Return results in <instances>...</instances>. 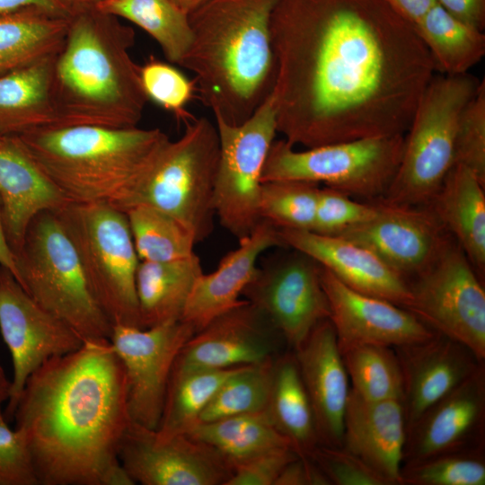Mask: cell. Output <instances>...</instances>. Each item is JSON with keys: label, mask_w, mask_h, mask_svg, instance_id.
<instances>
[{"label": "cell", "mask_w": 485, "mask_h": 485, "mask_svg": "<svg viewBox=\"0 0 485 485\" xmlns=\"http://www.w3.org/2000/svg\"><path fill=\"white\" fill-rule=\"evenodd\" d=\"M219 160L214 208L220 225L238 242L262 221L260 216L261 174L277 130L273 93L238 125L215 119Z\"/></svg>", "instance_id": "11"}, {"label": "cell", "mask_w": 485, "mask_h": 485, "mask_svg": "<svg viewBox=\"0 0 485 485\" xmlns=\"http://www.w3.org/2000/svg\"><path fill=\"white\" fill-rule=\"evenodd\" d=\"M2 269H3V267L0 265V275H1Z\"/></svg>", "instance_id": "56"}, {"label": "cell", "mask_w": 485, "mask_h": 485, "mask_svg": "<svg viewBox=\"0 0 485 485\" xmlns=\"http://www.w3.org/2000/svg\"><path fill=\"white\" fill-rule=\"evenodd\" d=\"M67 1L77 11L83 8L94 7L102 0H67Z\"/></svg>", "instance_id": "54"}, {"label": "cell", "mask_w": 485, "mask_h": 485, "mask_svg": "<svg viewBox=\"0 0 485 485\" xmlns=\"http://www.w3.org/2000/svg\"><path fill=\"white\" fill-rule=\"evenodd\" d=\"M15 427L40 485H133L119 448L130 421L123 365L110 340L84 341L27 379Z\"/></svg>", "instance_id": "2"}, {"label": "cell", "mask_w": 485, "mask_h": 485, "mask_svg": "<svg viewBox=\"0 0 485 485\" xmlns=\"http://www.w3.org/2000/svg\"><path fill=\"white\" fill-rule=\"evenodd\" d=\"M140 78L148 98L185 123L191 115L186 107L196 94L194 81L179 69L154 57L140 66Z\"/></svg>", "instance_id": "41"}, {"label": "cell", "mask_w": 485, "mask_h": 485, "mask_svg": "<svg viewBox=\"0 0 485 485\" xmlns=\"http://www.w3.org/2000/svg\"><path fill=\"white\" fill-rule=\"evenodd\" d=\"M4 145V138L0 136V146Z\"/></svg>", "instance_id": "55"}, {"label": "cell", "mask_w": 485, "mask_h": 485, "mask_svg": "<svg viewBox=\"0 0 485 485\" xmlns=\"http://www.w3.org/2000/svg\"><path fill=\"white\" fill-rule=\"evenodd\" d=\"M413 25L431 8L436 0H384Z\"/></svg>", "instance_id": "50"}, {"label": "cell", "mask_w": 485, "mask_h": 485, "mask_svg": "<svg viewBox=\"0 0 485 485\" xmlns=\"http://www.w3.org/2000/svg\"><path fill=\"white\" fill-rule=\"evenodd\" d=\"M375 200L377 216L340 236L366 246L409 282L436 258L451 235L428 206Z\"/></svg>", "instance_id": "18"}, {"label": "cell", "mask_w": 485, "mask_h": 485, "mask_svg": "<svg viewBox=\"0 0 485 485\" xmlns=\"http://www.w3.org/2000/svg\"><path fill=\"white\" fill-rule=\"evenodd\" d=\"M95 7L147 32L166 59L180 66L191 41L188 14L172 0H102Z\"/></svg>", "instance_id": "34"}, {"label": "cell", "mask_w": 485, "mask_h": 485, "mask_svg": "<svg viewBox=\"0 0 485 485\" xmlns=\"http://www.w3.org/2000/svg\"><path fill=\"white\" fill-rule=\"evenodd\" d=\"M12 382L7 377L0 361V405L8 401L11 392Z\"/></svg>", "instance_id": "52"}, {"label": "cell", "mask_w": 485, "mask_h": 485, "mask_svg": "<svg viewBox=\"0 0 485 485\" xmlns=\"http://www.w3.org/2000/svg\"><path fill=\"white\" fill-rule=\"evenodd\" d=\"M18 283L83 341L110 340L112 324L98 304L77 251L54 210L30 223L16 253Z\"/></svg>", "instance_id": "7"}, {"label": "cell", "mask_w": 485, "mask_h": 485, "mask_svg": "<svg viewBox=\"0 0 485 485\" xmlns=\"http://www.w3.org/2000/svg\"><path fill=\"white\" fill-rule=\"evenodd\" d=\"M125 213L140 261H171L195 254L194 236L174 217L146 205Z\"/></svg>", "instance_id": "36"}, {"label": "cell", "mask_w": 485, "mask_h": 485, "mask_svg": "<svg viewBox=\"0 0 485 485\" xmlns=\"http://www.w3.org/2000/svg\"><path fill=\"white\" fill-rule=\"evenodd\" d=\"M236 367L172 369L157 433L163 437L187 435L198 423L203 410L219 386Z\"/></svg>", "instance_id": "35"}, {"label": "cell", "mask_w": 485, "mask_h": 485, "mask_svg": "<svg viewBox=\"0 0 485 485\" xmlns=\"http://www.w3.org/2000/svg\"><path fill=\"white\" fill-rule=\"evenodd\" d=\"M428 50L436 73H469L485 55V34L459 21L437 2L414 24Z\"/></svg>", "instance_id": "32"}, {"label": "cell", "mask_w": 485, "mask_h": 485, "mask_svg": "<svg viewBox=\"0 0 485 485\" xmlns=\"http://www.w3.org/2000/svg\"><path fill=\"white\" fill-rule=\"evenodd\" d=\"M270 34L277 130L293 146L405 134L436 75L384 0H279Z\"/></svg>", "instance_id": "1"}, {"label": "cell", "mask_w": 485, "mask_h": 485, "mask_svg": "<svg viewBox=\"0 0 485 485\" xmlns=\"http://www.w3.org/2000/svg\"><path fill=\"white\" fill-rule=\"evenodd\" d=\"M320 278L340 350L357 344L395 348L437 334L407 309L348 287L322 266Z\"/></svg>", "instance_id": "19"}, {"label": "cell", "mask_w": 485, "mask_h": 485, "mask_svg": "<svg viewBox=\"0 0 485 485\" xmlns=\"http://www.w3.org/2000/svg\"><path fill=\"white\" fill-rule=\"evenodd\" d=\"M393 348L402 373L406 431L484 364L466 346L438 333Z\"/></svg>", "instance_id": "21"}, {"label": "cell", "mask_w": 485, "mask_h": 485, "mask_svg": "<svg viewBox=\"0 0 485 485\" xmlns=\"http://www.w3.org/2000/svg\"><path fill=\"white\" fill-rule=\"evenodd\" d=\"M335 485H390L382 475L342 447L319 445L310 456Z\"/></svg>", "instance_id": "44"}, {"label": "cell", "mask_w": 485, "mask_h": 485, "mask_svg": "<svg viewBox=\"0 0 485 485\" xmlns=\"http://www.w3.org/2000/svg\"><path fill=\"white\" fill-rule=\"evenodd\" d=\"M134 30L97 7L77 10L56 56L52 97L57 127H137L149 101L130 56Z\"/></svg>", "instance_id": "5"}, {"label": "cell", "mask_w": 485, "mask_h": 485, "mask_svg": "<svg viewBox=\"0 0 485 485\" xmlns=\"http://www.w3.org/2000/svg\"><path fill=\"white\" fill-rule=\"evenodd\" d=\"M279 0H207L188 14L190 48L180 66L215 119L245 121L271 94L277 75L270 21Z\"/></svg>", "instance_id": "3"}, {"label": "cell", "mask_w": 485, "mask_h": 485, "mask_svg": "<svg viewBox=\"0 0 485 485\" xmlns=\"http://www.w3.org/2000/svg\"><path fill=\"white\" fill-rule=\"evenodd\" d=\"M485 182L454 163L428 207L480 275L485 271Z\"/></svg>", "instance_id": "27"}, {"label": "cell", "mask_w": 485, "mask_h": 485, "mask_svg": "<svg viewBox=\"0 0 485 485\" xmlns=\"http://www.w3.org/2000/svg\"><path fill=\"white\" fill-rule=\"evenodd\" d=\"M318 184L276 180L261 183L260 216L278 229L312 231L314 225Z\"/></svg>", "instance_id": "39"}, {"label": "cell", "mask_w": 485, "mask_h": 485, "mask_svg": "<svg viewBox=\"0 0 485 485\" xmlns=\"http://www.w3.org/2000/svg\"><path fill=\"white\" fill-rule=\"evenodd\" d=\"M320 270L314 260L296 250L271 256L257 267L242 294L268 317L291 350L330 317Z\"/></svg>", "instance_id": "13"}, {"label": "cell", "mask_w": 485, "mask_h": 485, "mask_svg": "<svg viewBox=\"0 0 485 485\" xmlns=\"http://www.w3.org/2000/svg\"><path fill=\"white\" fill-rule=\"evenodd\" d=\"M484 484V448L436 455L401 470V485Z\"/></svg>", "instance_id": "40"}, {"label": "cell", "mask_w": 485, "mask_h": 485, "mask_svg": "<svg viewBox=\"0 0 485 485\" xmlns=\"http://www.w3.org/2000/svg\"><path fill=\"white\" fill-rule=\"evenodd\" d=\"M194 333L181 320L145 329L113 325L110 341L124 367L131 421L158 428L173 365Z\"/></svg>", "instance_id": "14"}, {"label": "cell", "mask_w": 485, "mask_h": 485, "mask_svg": "<svg viewBox=\"0 0 485 485\" xmlns=\"http://www.w3.org/2000/svg\"><path fill=\"white\" fill-rule=\"evenodd\" d=\"M4 138V145L0 146L2 218L7 241L16 255L31 220L43 211L60 208L66 201L32 163Z\"/></svg>", "instance_id": "26"}, {"label": "cell", "mask_w": 485, "mask_h": 485, "mask_svg": "<svg viewBox=\"0 0 485 485\" xmlns=\"http://www.w3.org/2000/svg\"><path fill=\"white\" fill-rule=\"evenodd\" d=\"M405 307L435 332L485 360V291L478 273L450 236L436 258L409 282Z\"/></svg>", "instance_id": "12"}, {"label": "cell", "mask_w": 485, "mask_h": 485, "mask_svg": "<svg viewBox=\"0 0 485 485\" xmlns=\"http://www.w3.org/2000/svg\"><path fill=\"white\" fill-rule=\"evenodd\" d=\"M203 273L199 258L140 261L136 277L142 329L181 319L198 278Z\"/></svg>", "instance_id": "29"}, {"label": "cell", "mask_w": 485, "mask_h": 485, "mask_svg": "<svg viewBox=\"0 0 485 485\" xmlns=\"http://www.w3.org/2000/svg\"><path fill=\"white\" fill-rule=\"evenodd\" d=\"M405 440L401 400L367 401L350 389L342 448L361 459L390 485H401Z\"/></svg>", "instance_id": "25"}, {"label": "cell", "mask_w": 485, "mask_h": 485, "mask_svg": "<svg viewBox=\"0 0 485 485\" xmlns=\"http://www.w3.org/2000/svg\"><path fill=\"white\" fill-rule=\"evenodd\" d=\"M218 160L216 124L204 117L192 118L183 134L162 149L131 207L159 209L182 224L197 243L203 242L214 230Z\"/></svg>", "instance_id": "9"}, {"label": "cell", "mask_w": 485, "mask_h": 485, "mask_svg": "<svg viewBox=\"0 0 485 485\" xmlns=\"http://www.w3.org/2000/svg\"><path fill=\"white\" fill-rule=\"evenodd\" d=\"M378 212L379 204L376 200L360 202L352 199L351 196L325 186L318 191L312 231L323 235H340L370 221Z\"/></svg>", "instance_id": "42"}, {"label": "cell", "mask_w": 485, "mask_h": 485, "mask_svg": "<svg viewBox=\"0 0 485 485\" xmlns=\"http://www.w3.org/2000/svg\"><path fill=\"white\" fill-rule=\"evenodd\" d=\"M56 56L0 75V136L57 127L52 97Z\"/></svg>", "instance_id": "28"}, {"label": "cell", "mask_w": 485, "mask_h": 485, "mask_svg": "<svg viewBox=\"0 0 485 485\" xmlns=\"http://www.w3.org/2000/svg\"><path fill=\"white\" fill-rule=\"evenodd\" d=\"M31 8L66 17L76 12L67 0H0V14Z\"/></svg>", "instance_id": "49"}, {"label": "cell", "mask_w": 485, "mask_h": 485, "mask_svg": "<svg viewBox=\"0 0 485 485\" xmlns=\"http://www.w3.org/2000/svg\"><path fill=\"white\" fill-rule=\"evenodd\" d=\"M66 202L126 212L166 143L160 128L62 126L4 137Z\"/></svg>", "instance_id": "4"}, {"label": "cell", "mask_w": 485, "mask_h": 485, "mask_svg": "<svg viewBox=\"0 0 485 485\" xmlns=\"http://www.w3.org/2000/svg\"><path fill=\"white\" fill-rule=\"evenodd\" d=\"M266 411L295 453L310 457L320 445L319 438L313 408L291 349L274 361Z\"/></svg>", "instance_id": "31"}, {"label": "cell", "mask_w": 485, "mask_h": 485, "mask_svg": "<svg viewBox=\"0 0 485 485\" xmlns=\"http://www.w3.org/2000/svg\"><path fill=\"white\" fill-rule=\"evenodd\" d=\"M0 485H40L25 437L8 426L1 410Z\"/></svg>", "instance_id": "45"}, {"label": "cell", "mask_w": 485, "mask_h": 485, "mask_svg": "<svg viewBox=\"0 0 485 485\" xmlns=\"http://www.w3.org/2000/svg\"><path fill=\"white\" fill-rule=\"evenodd\" d=\"M287 247L279 230L262 220L252 233L239 241L238 247L220 260L216 270L204 272L196 280L181 321L195 332L241 301L240 295L257 271V260L267 250Z\"/></svg>", "instance_id": "24"}, {"label": "cell", "mask_w": 485, "mask_h": 485, "mask_svg": "<svg viewBox=\"0 0 485 485\" xmlns=\"http://www.w3.org/2000/svg\"><path fill=\"white\" fill-rule=\"evenodd\" d=\"M275 359L236 367L205 407L198 422L265 410Z\"/></svg>", "instance_id": "38"}, {"label": "cell", "mask_w": 485, "mask_h": 485, "mask_svg": "<svg viewBox=\"0 0 485 485\" xmlns=\"http://www.w3.org/2000/svg\"><path fill=\"white\" fill-rule=\"evenodd\" d=\"M451 15L478 30L485 26V0H436Z\"/></svg>", "instance_id": "48"}, {"label": "cell", "mask_w": 485, "mask_h": 485, "mask_svg": "<svg viewBox=\"0 0 485 485\" xmlns=\"http://www.w3.org/2000/svg\"><path fill=\"white\" fill-rule=\"evenodd\" d=\"M187 435L210 445L231 463L280 448H293L266 410L198 422Z\"/></svg>", "instance_id": "33"}, {"label": "cell", "mask_w": 485, "mask_h": 485, "mask_svg": "<svg viewBox=\"0 0 485 485\" xmlns=\"http://www.w3.org/2000/svg\"><path fill=\"white\" fill-rule=\"evenodd\" d=\"M71 239L92 293L113 325L142 328L136 277L140 262L126 213L66 202L54 210Z\"/></svg>", "instance_id": "8"}, {"label": "cell", "mask_w": 485, "mask_h": 485, "mask_svg": "<svg viewBox=\"0 0 485 485\" xmlns=\"http://www.w3.org/2000/svg\"><path fill=\"white\" fill-rule=\"evenodd\" d=\"M0 265L5 269L9 270L15 279L18 281L19 273L16 263V257L13 251L5 233L3 225L2 218V207H1V199H0Z\"/></svg>", "instance_id": "51"}, {"label": "cell", "mask_w": 485, "mask_h": 485, "mask_svg": "<svg viewBox=\"0 0 485 485\" xmlns=\"http://www.w3.org/2000/svg\"><path fill=\"white\" fill-rule=\"evenodd\" d=\"M289 349L268 317L247 300L195 332L172 369H226L275 358Z\"/></svg>", "instance_id": "17"}, {"label": "cell", "mask_w": 485, "mask_h": 485, "mask_svg": "<svg viewBox=\"0 0 485 485\" xmlns=\"http://www.w3.org/2000/svg\"><path fill=\"white\" fill-rule=\"evenodd\" d=\"M0 332L13 368L4 411L9 422L29 376L50 358L76 350L84 341L66 322L36 303L4 268L0 275Z\"/></svg>", "instance_id": "15"}, {"label": "cell", "mask_w": 485, "mask_h": 485, "mask_svg": "<svg viewBox=\"0 0 485 485\" xmlns=\"http://www.w3.org/2000/svg\"><path fill=\"white\" fill-rule=\"evenodd\" d=\"M119 462L142 485H225L232 463L210 445L189 435L163 437L129 421L119 444Z\"/></svg>", "instance_id": "16"}, {"label": "cell", "mask_w": 485, "mask_h": 485, "mask_svg": "<svg viewBox=\"0 0 485 485\" xmlns=\"http://www.w3.org/2000/svg\"><path fill=\"white\" fill-rule=\"evenodd\" d=\"M297 456L293 448L287 447L233 463L225 485H275L285 466Z\"/></svg>", "instance_id": "46"}, {"label": "cell", "mask_w": 485, "mask_h": 485, "mask_svg": "<svg viewBox=\"0 0 485 485\" xmlns=\"http://www.w3.org/2000/svg\"><path fill=\"white\" fill-rule=\"evenodd\" d=\"M404 134L365 137L298 151L284 138L274 140L261 182L295 180L323 183L351 197L381 198L400 165Z\"/></svg>", "instance_id": "10"}, {"label": "cell", "mask_w": 485, "mask_h": 485, "mask_svg": "<svg viewBox=\"0 0 485 485\" xmlns=\"http://www.w3.org/2000/svg\"><path fill=\"white\" fill-rule=\"evenodd\" d=\"M454 163L472 170L485 182V81L463 110L457 125Z\"/></svg>", "instance_id": "43"}, {"label": "cell", "mask_w": 485, "mask_h": 485, "mask_svg": "<svg viewBox=\"0 0 485 485\" xmlns=\"http://www.w3.org/2000/svg\"><path fill=\"white\" fill-rule=\"evenodd\" d=\"M331 482L311 457L297 456L289 462L275 485H330Z\"/></svg>", "instance_id": "47"}, {"label": "cell", "mask_w": 485, "mask_h": 485, "mask_svg": "<svg viewBox=\"0 0 485 485\" xmlns=\"http://www.w3.org/2000/svg\"><path fill=\"white\" fill-rule=\"evenodd\" d=\"M481 80L470 73L434 75L404 134L401 160L381 200L398 206H428L454 164L460 115Z\"/></svg>", "instance_id": "6"}, {"label": "cell", "mask_w": 485, "mask_h": 485, "mask_svg": "<svg viewBox=\"0 0 485 485\" xmlns=\"http://www.w3.org/2000/svg\"><path fill=\"white\" fill-rule=\"evenodd\" d=\"M181 11L189 14L207 0H172Z\"/></svg>", "instance_id": "53"}, {"label": "cell", "mask_w": 485, "mask_h": 485, "mask_svg": "<svg viewBox=\"0 0 485 485\" xmlns=\"http://www.w3.org/2000/svg\"><path fill=\"white\" fill-rule=\"evenodd\" d=\"M71 17L32 8L0 14V75L57 55Z\"/></svg>", "instance_id": "30"}, {"label": "cell", "mask_w": 485, "mask_h": 485, "mask_svg": "<svg viewBox=\"0 0 485 485\" xmlns=\"http://www.w3.org/2000/svg\"><path fill=\"white\" fill-rule=\"evenodd\" d=\"M293 352L313 408L319 444L342 447L350 388L331 321L318 322Z\"/></svg>", "instance_id": "22"}, {"label": "cell", "mask_w": 485, "mask_h": 485, "mask_svg": "<svg viewBox=\"0 0 485 485\" xmlns=\"http://www.w3.org/2000/svg\"><path fill=\"white\" fill-rule=\"evenodd\" d=\"M485 365L430 407L406 431L402 465L484 448Z\"/></svg>", "instance_id": "20"}, {"label": "cell", "mask_w": 485, "mask_h": 485, "mask_svg": "<svg viewBox=\"0 0 485 485\" xmlns=\"http://www.w3.org/2000/svg\"><path fill=\"white\" fill-rule=\"evenodd\" d=\"M350 389L367 401L402 399L401 365L393 348L357 344L340 350Z\"/></svg>", "instance_id": "37"}, {"label": "cell", "mask_w": 485, "mask_h": 485, "mask_svg": "<svg viewBox=\"0 0 485 485\" xmlns=\"http://www.w3.org/2000/svg\"><path fill=\"white\" fill-rule=\"evenodd\" d=\"M285 244L314 260L348 287L405 308L408 282L366 246L340 235L278 229Z\"/></svg>", "instance_id": "23"}]
</instances>
